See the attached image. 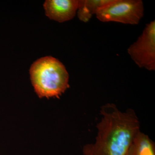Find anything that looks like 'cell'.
I'll use <instances>...</instances> for the list:
<instances>
[{
	"label": "cell",
	"instance_id": "1",
	"mask_svg": "<svg viewBox=\"0 0 155 155\" xmlns=\"http://www.w3.org/2000/svg\"><path fill=\"white\" fill-rule=\"evenodd\" d=\"M95 141L84 146V155H125L137 134L140 123L132 109L120 110L116 105L102 106Z\"/></svg>",
	"mask_w": 155,
	"mask_h": 155
},
{
	"label": "cell",
	"instance_id": "6",
	"mask_svg": "<svg viewBox=\"0 0 155 155\" xmlns=\"http://www.w3.org/2000/svg\"><path fill=\"white\" fill-rule=\"evenodd\" d=\"M125 155H155V145L145 134L140 131Z\"/></svg>",
	"mask_w": 155,
	"mask_h": 155
},
{
	"label": "cell",
	"instance_id": "4",
	"mask_svg": "<svg viewBox=\"0 0 155 155\" xmlns=\"http://www.w3.org/2000/svg\"><path fill=\"white\" fill-rule=\"evenodd\" d=\"M127 53L140 68L155 70V21L148 23L137 40L130 45Z\"/></svg>",
	"mask_w": 155,
	"mask_h": 155
},
{
	"label": "cell",
	"instance_id": "2",
	"mask_svg": "<svg viewBox=\"0 0 155 155\" xmlns=\"http://www.w3.org/2000/svg\"><path fill=\"white\" fill-rule=\"evenodd\" d=\"M30 78L39 97L59 98L69 87V75L64 64L58 59L45 57L31 65Z\"/></svg>",
	"mask_w": 155,
	"mask_h": 155
},
{
	"label": "cell",
	"instance_id": "3",
	"mask_svg": "<svg viewBox=\"0 0 155 155\" xmlns=\"http://www.w3.org/2000/svg\"><path fill=\"white\" fill-rule=\"evenodd\" d=\"M141 0H112L96 14L102 22H114L137 25L143 16Z\"/></svg>",
	"mask_w": 155,
	"mask_h": 155
},
{
	"label": "cell",
	"instance_id": "7",
	"mask_svg": "<svg viewBox=\"0 0 155 155\" xmlns=\"http://www.w3.org/2000/svg\"><path fill=\"white\" fill-rule=\"evenodd\" d=\"M112 0H80L78 1L77 11L78 17L81 21L88 22L93 15L111 2Z\"/></svg>",
	"mask_w": 155,
	"mask_h": 155
},
{
	"label": "cell",
	"instance_id": "5",
	"mask_svg": "<svg viewBox=\"0 0 155 155\" xmlns=\"http://www.w3.org/2000/svg\"><path fill=\"white\" fill-rule=\"evenodd\" d=\"M78 7L77 0H47L44 4L46 16L60 22L72 19L77 13Z\"/></svg>",
	"mask_w": 155,
	"mask_h": 155
}]
</instances>
